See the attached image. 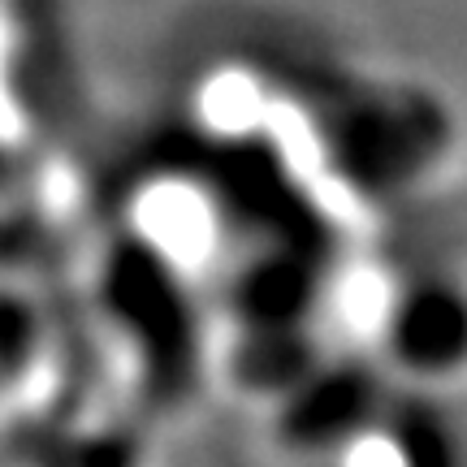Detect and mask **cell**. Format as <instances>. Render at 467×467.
I'll return each mask as SVG.
<instances>
[{"label": "cell", "instance_id": "obj_1", "mask_svg": "<svg viewBox=\"0 0 467 467\" xmlns=\"http://www.w3.org/2000/svg\"><path fill=\"white\" fill-rule=\"evenodd\" d=\"M389 347L402 368L451 372L467 355V299L454 285H420L389 320Z\"/></svg>", "mask_w": 467, "mask_h": 467}]
</instances>
